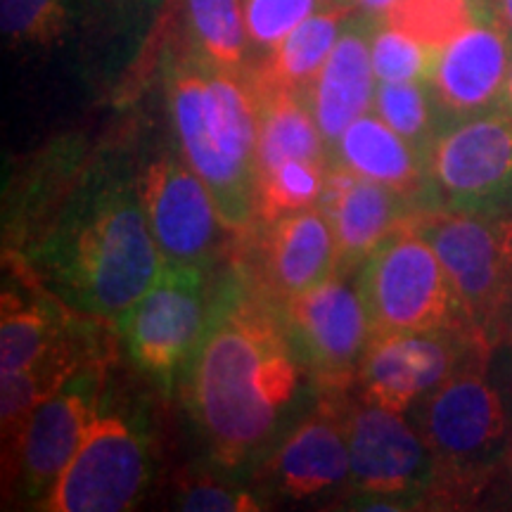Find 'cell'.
Instances as JSON below:
<instances>
[{
  "label": "cell",
  "mask_w": 512,
  "mask_h": 512,
  "mask_svg": "<svg viewBox=\"0 0 512 512\" xmlns=\"http://www.w3.org/2000/svg\"><path fill=\"white\" fill-rule=\"evenodd\" d=\"M309 375L287 332L283 309L233 268L181 389L211 460L226 472L254 463L290 420Z\"/></svg>",
  "instance_id": "1"
},
{
  "label": "cell",
  "mask_w": 512,
  "mask_h": 512,
  "mask_svg": "<svg viewBox=\"0 0 512 512\" xmlns=\"http://www.w3.org/2000/svg\"><path fill=\"white\" fill-rule=\"evenodd\" d=\"M24 268L64 309L117 320L150 290L164 259L140 202L138 178L117 166L83 174L27 240Z\"/></svg>",
  "instance_id": "2"
},
{
  "label": "cell",
  "mask_w": 512,
  "mask_h": 512,
  "mask_svg": "<svg viewBox=\"0 0 512 512\" xmlns=\"http://www.w3.org/2000/svg\"><path fill=\"white\" fill-rule=\"evenodd\" d=\"M171 124L181 155L202 178L221 221L242 235L256 221V93L247 72L183 53L166 72Z\"/></svg>",
  "instance_id": "3"
},
{
  "label": "cell",
  "mask_w": 512,
  "mask_h": 512,
  "mask_svg": "<svg viewBox=\"0 0 512 512\" xmlns=\"http://www.w3.org/2000/svg\"><path fill=\"white\" fill-rule=\"evenodd\" d=\"M486 358L489 349L465 358L413 408L434 458L430 508L482 503L512 456V413L486 375Z\"/></svg>",
  "instance_id": "4"
},
{
  "label": "cell",
  "mask_w": 512,
  "mask_h": 512,
  "mask_svg": "<svg viewBox=\"0 0 512 512\" xmlns=\"http://www.w3.org/2000/svg\"><path fill=\"white\" fill-rule=\"evenodd\" d=\"M152 479V446L143 413L102 389L76 453L38 508L121 512L143 501Z\"/></svg>",
  "instance_id": "5"
},
{
  "label": "cell",
  "mask_w": 512,
  "mask_h": 512,
  "mask_svg": "<svg viewBox=\"0 0 512 512\" xmlns=\"http://www.w3.org/2000/svg\"><path fill=\"white\" fill-rule=\"evenodd\" d=\"M356 283L373 337L472 330L465 323L446 268L415 226L413 214L363 261Z\"/></svg>",
  "instance_id": "6"
},
{
  "label": "cell",
  "mask_w": 512,
  "mask_h": 512,
  "mask_svg": "<svg viewBox=\"0 0 512 512\" xmlns=\"http://www.w3.org/2000/svg\"><path fill=\"white\" fill-rule=\"evenodd\" d=\"M413 221L446 268L465 323L496 344L512 299V214L425 207Z\"/></svg>",
  "instance_id": "7"
},
{
  "label": "cell",
  "mask_w": 512,
  "mask_h": 512,
  "mask_svg": "<svg viewBox=\"0 0 512 512\" xmlns=\"http://www.w3.org/2000/svg\"><path fill=\"white\" fill-rule=\"evenodd\" d=\"M214 268L171 264L143 297L114 320L128 356L164 392H174L188 370L214 306Z\"/></svg>",
  "instance_id": "8"
},
{
  "label": "cell",
  "mask_w": 512,
  "mask_h": 512,
  "mask_svg": "<svg viewBox=\"0 0 512 512\" xmlns=\"http://www.w3.org/2000/svg\"><path fill=\"white\" fill-rule=\"evenodd\" d=\"M351 477V503L363 510H408L427 503L434 484V458L418 425L406 413L344 401Z\"/></svg>",
  "instance_id": "9"
},
{
  "label": "cell",
  "mask_w": 512,
  "mask_h": 512,
  "mask_svg": "<svg viewBox=\"0 0 512 512\" xmlns=\"http://www.w3.org/2000/svg\"><path fill=\"white\" fill-rule=\"evenodd\" d=\"M427 188L441 209L512 214V112L496 107L446 126L427 157Z\"/></svg>",
  "instance_id": "10"
},
{
  "label": "cell",
  "mask_w": 512,
  "mask_h": 512,
  "mask_svg": "<svg viewBox=\"0 0 512 512\" xmlns=\"http://www.w3.org/2000/svg\"><path fill=\"white\" fill-rule=\"evenodd\" d=\"M356 273L335 271L311 292L280 306L294 349L320 399L351 394L356 370L373 337Z\"/></svg>",
  "instance_id": "11"
},
{
  "label": "cell",
  "mask_w": 512,
  "mask_h": 512,
  "mask_svg": "<svg viewBox=\"0 0 512 512\" xmlns=\"http://www.w3.org/2000/svg\"><path fill=\"white\" fill-rule=\"evenodd\" d=\"M491 344L475 330L394 332L370 339L354 377V396L368 406L408 413L465 358Z\"/></svg>",
  "instance_id": "12"
},
{
  "label": "cell",
  "mask_w": 512,
  "mask_h": 512,
  "mask_svg": "<svg viewBox=\"0 0 512 512\" xmlns=\"http://www.w3.org/2000/svg\"><path fill=\"white\" fill-rule=\"evenodd\" d=\"M140 202L159 254L171 264L214 268L219 264L226 235L214 197L183 155L171 152L145 164L138 174Z\"/></svg>",
  "instance_id": "13"
},
{
  "label": "cell",
  "mask_w": 512,
  "mask_h": 512,
  "mask_svg": "<svg viewBox=\"0 0 512 512\" xmlns=\"http://www.w3.org/2000/svg\"><path fill=\"white\" fill-rule=\"evenodd\" d=\"M242 235H249L252 245L238 268L256 292L278 306L311 292L337 271L335 233L320 204L256 221Z\"/></svg>",
  "instance_id": "14"
},
{
  "label": "cell",
  "mask_w": 512,
  "mask_h": 512,
  "mask_svg": "<svg viewBox=\"0 0 512 512\" xmlns=\"http://www.w3.org/2000/svg\"><path fill=\"white\" fill-rule=\"evenodd\" d=\"M105 370V361L93 358L31 413L15 465L3 482L19 486L36 508L79 448L105 389Z\"/></svg>",
  "instance_id": "15"
},
{
  "label": "cell",
  "mask_w": 512,
  "mask_h": 512,
  "mask_svg": "<svg viewBox=\"0 0 512 512\" xmlns=\"http://www.w3.org/2000/svg\"><path fill=\"white\" fill-rule=\"evenodd\" d=\"M512 67V38L489 10L439 50L430 86L446 124L477 117L501 105Z\"/></svg>",
  "instance_id": "16"
},
{
  "label": "cell",
  "mask_w": 512,
  "mask_h": 512,
  "mask_svg": "<svg viewBox=\"0 0 512 512\" xmlns=\"http://www.w3.org/2000/svg\"><path fill=\"white\" fill-rule=\"evenodd\" d=\"M413 197L330 162L320 209L337 242V271H358L413 211Z\"/></svg>",
  "instance_id": "17"
},
{
  "label": "cell",
  "mask_w": 512,
  "mask_h": 512,
  "mask_svg": "<svg viewBox=\"0 0 512 512\" xmlns=\"http://www.w3.org/2000/svg\"><path fill=\"white\" fill-rule=\"evenodd\" d=\"M349 396L320 399L316 411L299 420L275 448L268 475L280 496L311 501L349 482L351 456L344 430V401Z\"/></svg>",
  "instance_id": "18"
},
{
  "label": "cell",
  "mask_w": 512,
  "mask_h": 512,
  "mask_svg": "<svg viewBox=\"0 0 512 512\" xmlns=\"http://www.w3.org/2000/svg\"><path fill=\"white\" fill-rule=\"evenodd\" d=\"M375 17L356 12L344 27L328 62L309 86V102L323 133L328 152L347 126L368 114L375 105L377 76L370 60V31Z\"/></svg>",
  "instance_id": "19"
},
{
  "label": "cell",
  "mask_w": 512,
  "mask_h": 512,
  "mask_svg": "<svg viewBox=\"0 0 512 512\" xmlns=\"http://www.w3.org/2000/svg\"><path fill=\"white\" fill-rule=\"evenodd\" d=\"M256 93V169L259 178L275 166L304 159L330 164L328 143L316 117L309 95L290 88H261Z\"/></svg>",
  "instance_id": "20"
},
{
  "label": "cell",
  "mask_w": 512,
  "mask_h": 512,
  "mask_svg": "<svg viewBox=\"0 0 512 512\" xmlns=\"http://www.w3.org/2000/svg\"><path fill=\"white\" fill-rule=\"evenodd\" d=\"M354 15L356 10L347 3L323 5L290 31L271 53L249 64V81L261 88H290L306 93Z\"/></svg>",
  "instance_id": "21"
},
{
  "label": "cell",
  "mask_w": 512,
  "mask_h": 512,
  "mask_svg": "<svg viewBox=\"0 0 512 512\" xmlns=\"http://www.w3.org/2000/svg\"><path fill=\"white\" fill-rule=\"evenodd\" d=\"M330 155L358 176L406 192L413 200L427 188V159L377 112L347 126Z\"/></svg>",
  "instance_id": "22"
},
{
  "label": "cell",
  "mask_w": 512,
  "mask_h": 512,
  "mask_svg": "<svg viewBox=\"0 0 512 512\" xmlns=\"http://www.w3.org/2000/svg\"><path fill=\"white\" fill-rule=\"evenodd\" d=\"M57 297L24 299L15 290H3L0 316V373L31 368L67 335L64 316L53 309Z\"/></svg>",
  "instance_id": "23"
},
{
  "label": "cell",
  "mask_w": 512,
  "mask_h": 512,
  "mask_svg": "<svg viewBox=\"0 0 512 512\" xmlns=\"http://www.w3.org/2000/svg\"><path fill=\"white\" fill-rule=\"evenodd\" d=\"M192 50L233 72H247L249 48L245 0H183Z\"/></svg>",
  "instance_id": "24"
},
{
  "label": "cell",
  "mask_w": 512,
  "mask_h": 512,
  "mask_svg": "<svg viewBox=\"0 0 512 512\" xmlns=\"http://www.w3.org/2000/svg\"><path fill=\"white\" fill-rule=\"evenodd\" d=\"M373 110L425 159L448 126L430 81L377 83Z\"/></svg>",
  "instance_id": "25"
},
{
  "label": "cell",
  "mask_w": 512,
  "mask_h": 512,
  "mask_svg": "<svg viewBox=\"0 0 512 512\" xmlns=\"http://www.w3.org/2000/svg\"><path fill=\"white\" fill-rule=\"evenodd\" d=\"M479 10L472 0H396L382 19L439 53L475 22Z\"/></svg>",
  "instance_id": "26"
},
{
  "label": "cell",
  "mask_w": 512,
  "mask_h": 512,
  "mask_svg": "<svg viewBox=\"0 0 512 512\" xmlns=\"http://www.w3.org/2000/svg\"><path fill=\"white\" fill-rule=\"evenodd\" d=\"M72 24V0H0V29L15 48L62 46Z\"/></svg>",
  "instance_id": "27"
},
{
  "label": "cell",
  "mask_w": 512,
  "mask_h": 512,
  "mask_svg": "<svg viewBox=\"0 0 512 512\" xmlns=\"http://www.w3.org/2000/svg\"><path fill=\"white\" fill-rule=\"evenodd\" d=\"M328 166L294 159L261 176L256 192V221H271L287 211L316 207L323 195Z\"/></svg>",
  "instance_id": "28"
},
{
  "label": "cell",
  "mask_w": 512,
  "mask_h": 512,
  "mask_svg": "<svg viewBox=\"0 0 512 512\" xmlns=\"http://www.w3.org/2000/svg\"><path fill=\"white\" fill-rule=\"evenodd\" d=\"M437 55V50L422 46L413 36L375 17L370 31V60L380 83L430 81Z\"/></svg>",
  "instance_id": "29"
},
{
  "label": "cell",
  "mask_w": 512,
  "mask_h": 512,
  "mask_svg": "<svg viewBox=\"0 0 512 512\" xmlns=\"http://www.w3.org/2000/svg\"><path fill=\"white\" fill-rule=\"evenodd\" d=\"M328 0H245V24L249 48L266 55L304 19L318 12Z\"/></svg>",
  "instance_id": "30"
},
{
  "label": "cell",
  "mask_w": 512,
  "mask_h": 512,
  "mask_svg": "<svg viewBox=\"0 0 512 512\" xmlns=\"http://www.w3.org/2000/svg\"><path fill=\"white\" fill-rule=\"evenodd\" d=\"M176 508L185 512H256L266 510V498L247 486L219 477H192L178 484Z\"/></svg>",
  "instance_id": "31"
},
{
  "label": "cell",
  "mask_w": 512,
  "mask_h": 512,
  "mask_svg": "<svg viewBox=\"0 0 512 512\" xmlns=\"http://www.w3.org/2000/svg\"><path fill=\"white\" fill-rule=\"evenodd\" d=\"M486 501L501 503V508L512 510V456H510L508 463L503 465V470L498 472L494 484L489 486V496L484 498V503Z\"/></svg>",
  "instance_id": "32"
},
{
  "label": "cell",
  "mask_w": 512,
  "mask_h": 512,
  "mask_svg": "<svg viewBox=\"0 0 512 512\" xmlns=\"http://www.w3.org/2000/svg\"><path fill=\"white\" fill-rule=\"evenodd\" d=\"M100 3L110 5V8L117 10L119 15L143 17L150 10H155L157 5H162L164 0H100Z\"/></svg>",
  "instance_id": "33"
},
{
  "label": "cell",
  "mask_w": 512,
  "mask_h": 512,
  "mask_svg": "<svg viewBox=\"0 0 512 512\" xmlns=\"http://www.w3.org/2000/svg\"><path fill=\"white\" fill-rule=\"evenodd\" d=\"M486 10L494 15V19L505 29V34L512 38V0H489Z\"/></svg>",
  "instance_id": "34"
},
{
  "label": "cell",
  "mask_w": 512,
  "mask_h": 512,
  "mask_svg": "<svg viewBox=\"0 0 512 512\" xmlns=\"http://www.w3.org/2000/svg\"><path fill=\"white\" fill-rule=\"evenodd\" d=\"M342 3H347L354 8L356 12H363V15H373V17H382L384 12H387L396 0H342Z\"/></svg>",
  "instance_id": "35"
},
{
  "label": "cell",
  "mask_w": 512,
  "mask_h": 512,
  "mask_svg": "<svg viewBox=\"0 0 512 512\" xmlns=\"http://www.w3.org/2000/svg\"><path fill=\"white\" fill-rule=\"evenodd\" d=\"M498 342H503L505 347L512 351V299L508 304V311L503 316V325H501V335H498Z\"/></svg>",
  "instance_id": "36"
},
{
  "label": "cell",
  "mask_w": 512,
  "mask_h": 512,
  "mask_svg": "<svg viewBox=\"0 0 512 512\" xmlns=\"http://www.w3.org/2000/svg\"><path fill=\"white\" fill-rule=\"evenodd\" d=\"M503 110L512 112V67H510V74H508V81H505V88H503V98H501V105Z\"/></svg>",
  "instance_id": "37"
},
{
  "label": "cell",
  "mask_w": 512,
  "mask_h": 512,
  "mask_svg": "<svg viewBox=\"0 0 512 512\" xmlns=\"http://www.w3.org/2000/svg\"><path fill=\"white\" fill-rule=\"evenodd\" d=\"M508 406H510V413H512V366L508 370Z\"/></svg>",
  "instance_id": "38"
},
{
  "label": "cell",
  "mask_w": 512,
  "mask_h": 512,
  "mask_svg": "<svg viewBox=\"0 0 512 512\" xmlns=\"http://www.w3.org/2000/svg\"><path fill=\"white\" fill-rule=\"evenodd\" d=\"M472 3L479 5V8H486V3H489V0H472Z\"/></svg>",
  "instance_id": "39"
},
{
  "label": "cell",
  "mask_w": 512,
  "mask_h": 512,
  "mask_svg": "<svg viewBox=\"0 0 512 512\" xmlns=\"http://www.w3.org/2000/svg\"><path fill=\"white\" fill-rule=\"evenodd\" d=\"M328 3H342V0H328Z\"/></svg>",
  "instance_id": "40"
}]
</instances>
